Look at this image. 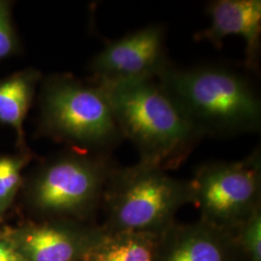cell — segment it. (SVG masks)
<instances>
[{
  "instance_id": "8992f818",
  "label": "cell",
  "mask_w": 261,
  "mask_h": 261,
  "mask_svg": "<svg viewBox=\"0 0 261 261\" xmlns=\"http://www.w3.org/2000/svg\"><path fill=\"white\" fill-rule=\"evenodd\" d=\"M117 166L111 153H71L42 171L34 188L36 205L51 213H82L102 203L103 192Z\"/></svg>"
},
{
  "instance_id": "30bf717a",
  "label": "cell",
  "mask_w": 261,
  "mask_h": 261,
  "mask_svg": "<svg viewBox=\"0 0 261 261\" xmlns=\"http://www.w3.org/2000/svg\"><path fill=\"white\" fill-rule=\"evenodd\" d=\"M164 234V233H163ZM163 234L100 229L84 261H159Z\"/></svg>"
},
{
  "instance_id": "ba28073f",
  "label": "cell",
  "mask_w": 261,
  "mask_h": 261,
  "mask_svg": "<svg viewBox=\"0 0 261 261\" xmlns=\"http://www.w3.org/2000/svg\"><path fill=\"white\" fill-rule=\"evenodd\" d=\"M210 24L196 32L195 40L221 48L224 39L239 36L245 43V67L259 71L261 46L260 0H215L208 4Z\"/></svg>"
},
{
  "instance_id": "9a60e30c",
  "label": "cell",
  "mask_w": 261,
  "mask_h": 261,
  "mask_svg": "<svg viewBox=\"0 0 261 261\" xmlns=\"http://www.w3.org/2000/svg\"><path fill=\"white\" fill-rule=\"evenodd\" d=\"M17 46L11 21L9 3L0 0V60L11 56Z\"/></svg>"
},
{
  "instance_id": "277c9868",
  "label": "cell",
  "mask_w": 261,
  "mask_h": 261,
  "mask_svg": "<svg viewBox=\"0 0 261 261\" xmlns=\"http://www.w3.org/2000/svg\"><path fill=\"white\" fill-rule=\"evenodd\" d=\"M42 105L44 127L56 138L98 153H111L124 140L108 94L99 84L53 77Z\"/></svg>"
},
{
  "instance_id": "5bb4252c",
  "label": "cell",
  "mask_w": 261,
  "mask_h": 261,
  "mask_svg": "<svg viewBox=\"0 0 261 261\" xmlns=\"http://www.w3.org/2000/svg\"><path fill=\"white\" fill-rule=\"evenodd\" d=\"M234 233L249 260L261 261V210L251 216Z\"/></svg>"
},
{
  "instance_id": "5b68a950",
  "label": "cell",
  "mask_w": 261,
  "mask_h": 261,
  "mask_svg": "<svg viewBox=\"0 0 261 261\" xmlns=\"http://www.w3.org/2000/svg\"><path fill=\"white\" fill-rule=\"evenodd\" d=\"M189 183L200 220L234 233L260 210V149L239 161L203 164Z\"/></svg>"
},
{
  "instance_id": "9c48e42d",
  "label": "cell",
  "mask_w": 261,
  "mask_h": 261,
  "mask_svg": "<svg viewBox=\"0 0 261 261\" xmlns=\"http://www.w3.org/2000/svg\"><path fill=\"white\" fill-rule=\"evenodd\" d=\"M238 249L235 233L201 220L174 223L162 236L159 261H235Z\"/></svg>"
},
{
  "instance_id": "7a4b0ae2",
  "label": "cell",
  "mask_w": 261,
  "mask_h": 261,
  "mask_svg": "<svg viewBox=\"0 0 261 261\" xmlns=\"http://www.w3.org/2000/svg\"><path fill=\"white\" fill-rule=\"evenodd\" d=\"M157 81L203 139L260 130L259 96L239 72L222 65L178 68L171 63Z\"/></svg>"
},
{
  "instance_id": "8fae6325",
  "label": "cell",
  "mask_w": 261,
  "mask_h": 261,
  "mask_svg": "<svg viewBox=\"0 0 261 261\" xmlns=\"http://www.w3.org/2000/svg\"><path fill=\"white\" fill-rule=\"evenodd\" d=\"M93 240L84 242L65 227L42 225L25 234L23 248L30 261H74L80 254L84 256Z\"/></svg>"
},
{
  "instance_id": "7c38bea8",
  "label": "cell",
  "mask_w": 261,
  "mask_h": 261,
  "mask_svg": "<svg viewBox=\"0 0 261 261\" xmlns=\"http://www.w3.org/2000/svg\"><path fill=\"white\" fill-rule=\"evenodd\" d=\"M39 73L33 70L18 73L0 82V122L23 137V122L35 91Z\"/></svg>"
},
{
  "instance_id": "52a82bcc",
  "label": "cell",
  "mask_w": 261,
  "mask_h": 261,
  "mask_svg": "<svg viewBox=\"0 0 261 261\" xmlns=\"http://www.w3.org/2000/svg\"><path fill=\"white\" fill-rule=\"evenodd\" d=\"M166 35L164 24L152 23L109 42L91 63L93 83L157 79L171 64Z\"/></svg>"
},
{
  "instance_id": "2e32d148",
  "label": "cell",
  "mask_w": 261,
  "mask_h": 261,
  "mask_svg": "<svg viewBox=\"0 0 261 261\" xmlns=\"http://www.w3.org/2000/svg\"><path fill=\"white\" fill-rule=\"evenodd\" d=\"M0 261H27L8 243L0 241Z\"/></svg>"
},
{
  "instance_id": "4fadbf2b",
  "label": "cell",
  "mask_w": 261,
  "mask_h": 261,
  "mask_svg": "<svg viewBox=\"0 0 261 261\" xmlns=\"http://www.w3.org/2000/svg\"><path fill=\"white\" fill-rule=\"evenodd\" d=\"M23 158L7 156L0 158V214L11 204L20 181Z\"/></svg>"
},
{
  "instance_id": "3957f363",
  "label": "cell",
  "mask_w": 261,
  "mask_h": 261,
  "mask_svg": "<svg viewBox=\"0 0 261 261\" xmlns=\"http://www.w3.org/2000/svg\"><path fill=\"white\" fill-rule=\"evenodd\" d=\"M192 203L189 181L138 162L116 168L109 178L102 204L107 231L163 234L182 206Z\"/></svg>"
},
{
  "instance_id": "6da1fadb",
  "label": "cell",
  "mask_w": 261,
  "mask_h": 261,
  "mask_svg": "<svg viewBox=\"0 0 261 261\" xmlns=\"http://www.w3.org/2000/svg\"><path fill=\"white\" fill-rule=\"evenodd\" d=\"M97 84L108 94L122 137L134 144L140 163L168 172L203 139L157 79Z\"/></svg>"
}]
</instances>
